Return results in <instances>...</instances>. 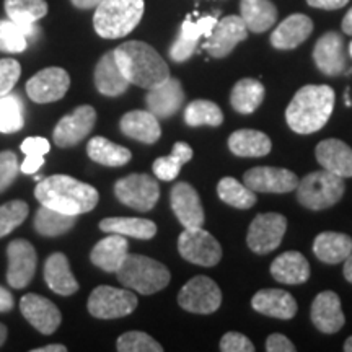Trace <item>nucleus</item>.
<instances>
[{
    "mask_svg": "<svg viewBox=\"0 0 352 352\" xmlns=\"http://www.w3.org/2000/svg\"><path fill=\"white\" fill-rule=\"evenodd\" d=\"M34 196L43 206L69 215L90 212L100 199L94 186L67 175H54L41 179L34 189Z\"/></svg>",
    "mask_w": 352,
    "mask_h": 352,
    "instance_id": "1",
    "label": "nucleus"
},
{
    "mask_svg": "<svg viewBox=\"0 0 352 352\" xmlns=\"http://www.w3.org/2000/svg\"><path fill=\"white\" fill-rule=\"evenodd\" d=\"M334 98V90L328 85L302 87L285 109V121L297 134H314L328 122Z\"/></svg>",
    "mask_w": 352,
    "mask_h": 352,
    "instance_id": "2",
    "label": "nucleus"
},
{
    "mask_svg": "<svg viewBox=\"0 0 352 352\" xmlns=\"http://www.w3.org/2000/svg\"><path fill=\"white\" fill-rule=\"evenodd\" d=\"M114 57H116L121 72L132 85L148 90L170 77L168 64L147 43H122L114 50Z\"/></svg>",
    "mask_w": 352,
    "mask_h": 352,
    "instance_id": "3",
    "label": "nucleus"
},
{
    "mask_svg": "<svg viewBox=\"0 0 352 352\" xmlns=\"http://www.w3.org/2000/svg\"><path fill=\"white\" fill-rule=\"evenodd\" d=\"M144 8V0H103L95 10V32L107 39L126 36L142 20Z\"/></svg>",
    "mask_w": 352,
    "mask_h": 352,
    "instance_id": "4",
    "label": "nucleus"
},
{
    "mask_svg": "<svg viewBox=\"0 0 352 352\" xmlns=\"http://www.w3.org/2000/svg\"><path fill=\"white\" fill-rule=\"evenodd\" d=\"M118 279L124 287L142 296H152L168 285L171 276L165 264L144 254H127L126 261L118 270Z\"/></svg>",
    "mask_w": 352,
    "mask_h": 352,
    "instance_id": "5",
    "label": "nucleus"
},
{
    "mask_svg": "<svg viewBox=\"0 0 352 352\" xmlns=\"http://www.w3.org/2000/svg\"><path fill=\"white\" fill-rule=\"evenodd\" d=\"M344 182L341 176L328 170L308 173L297 186V199L303 208L323 210L340 202L344 195Z\"/></svg>",
    "mask_w": 352,
    "mask_h": 352,
    "instance_id": "6",
    "label": "nucleus"
},
{
    "mask_svg": "<svg viewBox=\"0 0 352 352\" xmlns=\"http://www.w3.org/2000/svg\"><path fill=\"white\" fill-rule=\"evenodd\" d=\"M114 195L124 206L139 212H148L155 208L160 197V186L153 176L132 173L114 184Z\"/></svg>",
    "mask_w": 352,
    "mask_h": 352,
    "instance_id": "7",
    "label": "nucleus"
},
{
    "mask_svg": "<svg viewBox=\"0 0 352 352\" xmlns=\"http://www.w3.org/2000/svg\"><path fill=\"white\" fill-rule=\"evenodd\" d=\"M138 307V297L131 289H116L109 285H100L88 298V311L95 318L113 320L131 315Z\"/></svg>",
    "mask_w": 352,
    "mask_h": 352,
    "instance_id": "8",
    "label": "nucleus"
},
{
    "mask_svg": "<svg viewBox=\"0 0 352 352\" xmlns=\"http://www.w3.org/2000/svg\"><path fill=\"white\" fill-rule=\"evenodd\" d=\"M178 303L191 314L210 315L222 303V292L210 277L196 276L179 290Z\"/></svg>",
    "mask_w": 352,
    "mask_h": 352,
    "instance_id": "9",
    "label": "nucleus"
},
{
    "mask_svg": "<svg viewBox=\"0 0 352 352\" xmlns=\"http://www.w3.org/2000/svg\"><path fill=\"white\" fill-rule=\"evenodd\" d=\"M178 252L186 261L199 266H215L222 258V248L209 232L201 227L186 228L178 239Z\"/></svg>",
    "mask_w": 352,
    "mask_h": 352,
    "instance_id": "10",
    "label": "nucleus"
},
{
    "mask_svg": "<svg viewBox=\"0 0 352 352\" xmlns=\"http://www.w3.org/2000/svg\"><path fill=\"white\" fill-rule=\"evenodd\" d=\"M285 230H287V220L284 215L277 212L259 214L248 228L246 235L248 248L258 254L274 252L283 241Z\"/></svg>",
    "mask_w": 352,
    "mask_h": 352,
    "instance_id": "11",
    "label": "nucleus"
},
{
    "mask_svg": "<svg viewBox=\"0 0 352 352\" xmlns=\"http://www.w3.org/2000/svg\"><path fill=\"white\" fill-rule=\"evenodd\" d=\"M248 36V28L241 16L228 15L215 23L212 33L204 43V50L215 59L227 57L239 43Z\"/></svg>",
    "mask_w": 352,
    "mask_h": 352,
    "instance_id": "12",
    "label": "nucleus"
},
{
    "mask_svg": "<svg viewBox=\"0 0 352 352\" xmlns=\"http://www.w3.org/2000/svg\"><path fill=\"white\" fill-rule=\"evenodd\" d=\"M7 283L13 289H25L36 271V252L26 240H13L7 248Z\"/></svg>",
    "mask_w": 352,
    "mask_h": 352,
    "instance_id": "13",
    "label": "nucleus"
},
{
    "mask_svg": "<svg viewBox=\"0 0 352 352\" xmlns=\"http://www.w3.org/2000/svg\"><path fill=\"white\" fill-rule=\"evenodd\" d=\"M96 122V111L88 104L74 109L72 114L64 116L57 122L54 134V144L57 147H74L94 131Z\"/></svg>",
    "mask_w": 352,
    "mask_h": 352,
    "instance_id": "14",
    "label": "nucleus"
},
{
    "mask_svg": "<svg viewBox=\"0 0 352 352\" xmlns=\"http://www.w3.org/2000/svg\"><path fill=\"white\" fill-rule=\"evenodd\" d=\"M243 183L254 192H290L298 186V178L294 171L274 166H256L243 175Z\"/></svg>",
    "mask_w": 352,
    "mask_h": 352,
    "instance_id": "15",
    "label": "nucleus"
},
{
    "mask_svg": "<svg viewBox=\"0 0 352 352\" xmlns=\"http://www.w3.org/2000/svg\"><path fill=\"white\" fill-rule=\"evenodd\" d=\"M70 85V77L64 69L47 67L26 83V94L36 103H51L64 98Z\"/></svg>",
    "mask_w": 352,
    "mask_h": 352,
    "instance_id": "16",
    "label": "nucleus"
},
{
    "mask_svg": "<svg viewBox=\"0 0 352 352\" xmlns=\"http://www.w3.org/2000/svg\"><path fill=\"white\" fill-rule=\"evenodd\" d=\"M20 310L25 320H28L30 324L43 334L54 333L63 320L59 308L36 294H26L20 300Z\"/></svg>",
    "mask_w": 352,
    "mask_h": 352,
    "instance_id": "17",
    "label": "nucleus"
},
{
    "mask_svg": "<svg viewBox=\"0 0 352 352\" xmlns=\"http://www.w3.org/2000/svg\"><path fill=\"white\" fill-rule=\"evenodd\" d=\"M184 101V91L179 80L168 77L158 85L148 88V94L145 96L148 111L155 114L158 120H166L179 111Z\"/></svg>",
    "mask_w": 352,
    "mask_h": 352,
    "instance_id": "18",
    "label": "nucleus"
},
{
    "mask_svg": "<svg viewBox=\"0 0 352 352\" xmlns=\"http://www.w3.org/2000/svg\"><path fill=\"white\" fill-rule=\"evenodd\" d=\"M171 209L184 228L202 227L204 223V209H202L199 195L191 184L178 183L171 189Z\"/></svg>",
    "mask_w": 352,
    "mask_h": 352,
    "instance_id": "19",
    "label": "nucleus"
},
{
    "mask_svg": "<svg viewBox=\"0 0 352 352\" xmlns=\"http://www.w3.org/2000/svg\"><path fill=\"white\" fill-rule=\"evenodd\" d=\"M217 19L212 15L204 16V19L192 21L186 20L182 25V30H179L178 38L173 43L170 50V57L175 60V63H184L189 57L195 54L197 43L202 36L208 38L210 33H212L215 23H217Z\"/></svg>",
    "mask_w": 352,
    "mask_h": 352,
    "instance_id": "20",
    "label": "nucleus"
},
{
    "mask_svg": "<svg viewBox=\"0 0 352 352\" xmlns=\"http://www.w3.org/2000/svg\"><path fill=\"white\" fill-rule=\"evenodd\" d=\"M314 60L320 72L324 76L336 77L344 72L346 69V54L344 41L338 33L329 32L323 34L315 44Z\"/></svg>",
    "mask_w": 352,
    "mask_h": 352,
    "instance_id": "21",
    "label": "nucleus"
},
{
    "mask_svg": "<svg viewBox=\"0 0 352 352\" xmlns=\"http://www.w3.org/2000/svg\"><path fill=\"white\" fill-rule=\"evenodd\" d=\"M311 321L318 331L327 334L338 333L344 327L346 318L338 294L333 290H324L316 296L311 303Z\"/></svg>",
    "mask_w": 352,
    "mask_h": 352,
    "instance_id": "22",
    "label": "nucleus"
},
{
    "mask_svg": "<svg viewBox=\"0 0 352 352\" xmlns=\"http://www.w3.org/2000/svg\"><path fill=\"white\" fill-rule=\"evenodd\" d=\"M316 160L324 170L341 176L351 178L352 176V148L340 139L321 140L316 145Z\"/></svg>",
    "mask_w": 352,
    "mask_h": 352,
    "instance_id": "23",
    "label": "nucleus"
},
{
    "mask_svg": "<svg viewBox=\"0 0 352 352\" xmlns=\"http://www.w3.org/2000/svg\"><path fill=\"white\" fill-rule=\"evenodd\" d=\"M314 33V21L303 13H294L285 19L271 34V44L276 50H294Z\"/></svg>",
    "mask_w": 352,
    "mask_h": 352,
    "instance_id": "24",
    "label": "nucleus"
},
{
    "mask_svg": "<svg viewBox=\"0 0 352 352\" xmlns=\"http://www.w3.org/2000/svg\"><path fill=\"white\" fill-rule=\"evenodd\" d=\"M252 307L258 314L279 320H292L297 314L296 298L280 289L259 290L252 298Z\"/></svg>",
    "mask_w": 352,
    "mask_h": 352,
    "instance_id": "25",
    "label": "nucleus"
},
{
    "mask_svg": "<svg viewBox=\"0 0 352 352\" xmlns=\"http://www.w3.org/2000/svg\"><path fill=\"white\" fill-rule=\"evenodd\" d=\"M127 254H129V243H127L124 235L111 233L95 245V248L90 253V259L100 270L118 272L122 263L126 261Z\"/></svg>",
    "mask_w": 352,
    "mask_h": 352,
    "instance_id": "26",
    "label": "nucleus"
},
{
    "mask_svg": "<svg viewBox=\"0 0 352 352\" xmlns=\"http://www.w3.org/2000/svg\"><path fill=\"white\" fill-rule=\"evenodd\" d=\"M6 12L23 30L26 38H33L39 32L36 21L46 16L47 3L44 0H6Z\"/></svg>",
    "mask_w": 352,
    "mask_h": 352,
    "instance_id": "27",
    "label": "nucleus"
},
{
    "mask_svg": "<svg viewBox=\"0 0 352 352\" xmlns=\"http://www.w3.org/2000/svg\"><path fill=\"white\" fill-rule=\"evenodd\" d=\"M95 85L101 95L107 96H120L131 85L116 63L114 51L107 52L96 64Z\"/></svg>",
    "mask_w": 352,
    "mask_h": 352,
    "instance_id": "28",
    "label": "nucleus"
},
{
    "mask_svg": "<svg viewBox=\"0 0 352 352\" xmlns=\"http://www.w3.org/2000/svg\"><path fill=\"white\" fill-rule=\"evenodd\" d=\"M121 131L127 138L139 140L144 144H155L162 135L158 118L151 111H131L122 116Z\"/></svg>",
    "mask_w": 352,
    "mask_h": 352,
    "instance_id": "29",
    "label": "nucleus"
},
{
    "mask_svg": "<svg viewBox=\"0 0 352 352\" xmlns=\"http://www.w3.org/2000/svg\"><path fill=\"white\" fill-rule=\"evenodd\" d=\"M271 274L277 283L290 285L303 284L310 277V264L298 252H285L272 261Z\"/></svg>",
    "mask_w": 352,
    "mask_h": 352,
    "instance_id": "30",
    "label": "nucleus"
},
{
    "mask_svg": "<svg viewBox=\"0 0 352 352\" xmlns=\"http://www.w3.org/2000/svg\"><path fill=\"white\" fill-rule=\"evenodd\" d=\"M44 280L47 287L59 296H72L78 290V283L70 271L69 259L63 253H54L47 258L44 266Z\"/></svg>",
    "mask_w": 352,
    "mask_h": 352,
    "instance_id": "31",
    "label": "nucleus"
},
{
    "mask_svg": "<svg viewBox=\"0 0 352 352\" xmlns=\"http://www.w3.org/2000/svg\"><path fill=\"white\" fill-rule=\"evenodd\" d=\"M314 253L320 261L340 264L352 253V239L338 232H323L314 241Z\"/></svg>",
    "mask_w": 352,
    "mask_h": 352,
    "instance_id": "32",
    "label": "nucleus"
},
{
    "mask_svg": "<svg viewBox=\"0 0 352 352\" xmlns=\"http://www.w3.org/2000/svg\"><path fill=\"white\" fill-rule=\"evenodd\" d=\"M228 148L236 157H264L271 152V139L264 132L253 129L235 131L228 138Z\"/></svg>",
    "mask_w": 352,
    "mask_h": 352,
    "instance_id": "33",
    "label": "nucleus"
},
{
    "mask_svg": "<svg viewBox=\"0 0 352 352\" xmlns=\"http://www.w3.org/2000/svg\"><path fill=\"white\" fill-rule=\"evenodd\" d=\"M241 19L253 33H264L276 23L277 8L271 0H241Z\"/></svg>",
    "mask_w": 352,
    "mask_h": 352,
    "instance_id": "34",
    "label": "nucleus"
},
{
    "mask_svg": "<svg viewBox=\"0 0 352 352\" xmlns=\"http://www.w3.org/2000/svg\"><path fill=\"white\" fill-rule=\"evenodd\" d=\"M100 228L107 233L132 236L139 240H151L157 235V226L147 219H129V217H111L103 219Z\"/></svg>",
    "mask_w": 352,
    "mask_h": 352,
    "instance_id": "35",
    "label": "nucleus"
},
{
    "mask_svg": "<svg viewBox=\"0 0 352 352\" xmlns=\"http://www.w3.org/2000/svg\"><path fill=\"white\" fill-rule=\"evenodd\" d=\"M264 98V87L254 78H241L235 83L230 95L232 108L241 114H252L259 108Z\"/></svg>",
    "mask_w": 352,
    "mask_h": 352,
    "instance_id": "36",
    "label": "nucleus"
},
{
    "mask_svg": "<svg viewBox=\"0 0 352 352\" xmlns=\"http://www.w3.org/2000/svg\"><path fill=\"white\" fill-rule=\"evenodd\" d=\"M88 157L104 166H122L129 164L132 153L122 145H118L104 138H94L88 142Z\"/></svg>",
    "mask_w": 352,
    "mask_h": 352,
    "instance_id": "37",
    "label": "nucleus"
},
{
    "mask_svg": "<svg viewBox=\"0 0 352 352\" xmlns=\"http://www.w3.org/2000/svg\"><path fill=\"white\" fill-rule=\"evenodd\" d=\"M77 215H69L59 210H54L47 206H43L38 209L34 215V228L39 235L43 236H59L69 232L70 228L76 226Z\"/></svg>",
    "mask_w": 352,
    "mask_h": 352,
    "instance_id": "38",
    "label": "nucleus"
},
{
    "mask_svg": "<svg viewBox=\"0 0 352 352\" xmlns=\"http://www.w3.org/2000/svg\"><path fill=\"white\" fill-rule=\"evenodd\" d=\"M192 148L186 142H176L170 155L160 157L153 162V173L162 182H173L182 166L191 160Z\"/></svg>",
    "mask_w": 352,
    "mask_h": 352,
    "instance_id": "39",
    "label": "nucleus"
},
{
    "mask_svg": "<svg viewBox=\"0 0 352 352\" xmlns=\"http://www.w3.org/2000/svg\"><path fill=\"white\" fill-rule=\"evenodd\" d=\"M217 195L226 204L236 209H250L256 204V195L246 184H241L235 178H222L217 184Z\"/></svg>",
    "mask_w": 352,
    "mask_h": 352,
    "instance_id": "40",
    "label": "nucleus"
},
{
    "mask_svg": "<svg viewBox=\"0 0 352 352\" xmlns=\"http://www.w3.org/2000/svg\"><path fill=\"white\" fill-rule=\"evenodd\" d=\"M184 121L188 126H220L223 122V113L217 104L208 100H196L184 109Z\"/></svg>",
    "mask_w": 352,
    "mask_h": 352,
    "instance_id": "41",
    "label": "nucleus"
},
{
    "mask_svg": "<svg viewBox=\"0 0 352 352\" xmlns=\"http://www.w3.org/2000/svg\"><path fill=\"white\" fill-rule=\"evenodd\" d=\"M23 101L16 94L0 96V132L12 134L19 132L25 124Z\"/></svg>",
    "mask_w": 352,
    "mask_h": 352,
    "instance_id": "42",
    "label": "nucleus"
},
{
    "mask_svg": "<svg viewBox=\"0 0 352 352\" xmlns=\"http://www.w3.org/2000/svg\"><path fill=\"white\" fill-rule=\"evenodd\" d=\"M51 151L50 140L44 138H28L21 144V152L25 153V162L20 165V170L26 175H33L44 164V155Z\"/></svg>",
    "mask_w": 352,
    "mask_h": 352,
    "instance_id": "43",
    "label": "nucleus"
},
{
    "mask_svg": "<svg viewBox=\"0 0 352 352\" xmlns=\"http://www.w3.org/2000/svg\"><path fill=\"white\" fill-rule=\"evenodd\" d=\"M28 47V38L15 21L0 20V51L15 54L23 52Z\"/></svg>",
    "mask_w": 352,
    "mask_h": 352,
    "instance_id": "44",
    "label": "nucleus"
},
{
    "mask_svg": "<svg viewBox=\"0 0 352 352\" xmlns=\"http://www.w3.org/2000/svg\"><path fill=\"white\" fill-rule=\"evenodd\" d=\"M28 215V206L23 201H10L0 206V239L7 236L16 227L25 222Z\"/></svg>",
    "mask_w": 352,
    "mask_h": 352,
    "instance_id": "45",
    "label": "nucleus"
},
{
    "mask_svg": "<svg viewBox=\"0 0 352 352\" xmlns=\"http://www.w3.org/2000/svg\"><path fill=\"white\" fill-rule=\"evenodd\" d=\"M118 351L120 352H162V347L153 338L142 331L124 333L118 340Z\"/></svg>",
    "mask_w": 352,
    "mask_h": 352,
    "instance_id": "46",
    "label": "nucleus"
},
{
    "mask_svg": "<svg viewBox=\"0 0 352 352\" xmlns=\"http://www.w3.org/2000/svg\"><path fill=\"white\" fill-rule=\"evenodd\" d=\"M21 67L15 59H0V96L10 94L19 82Z\"/></svg>",
    "mask_w": 352,
    "mask_h": 352,
    "instance_id": "47",
    "label": "nucleus"
},
{
    "mask_svg": "<svg viewBox=\"0 0 352 352\" xmlns=\"http://www.w3.org/2000/svg\"><path fill=\"white\" fill-rule=\"evenodd\" d=\"M20 171L16 155L10 151L0 152V192H3L10 184L15 182Z\"/></svg>",
    "mask_w": 352,
    "mask_h": 352,
    "instance_id": "48",
    "label": "nucleus"
},
{
    "mask_svg": "<svg viewBox=\"0 0 352 352\" xmlns=\"http://www.w3.org/2000/svg\"><path fill=\"white\" fill-rule=\"evenodd\" d=\"M220 351L223 352H253L254 346L241 333L230 331L220 340Z\"/></svg>",
    "mask_w": 352,
    "mask_h": 352,
    "instance_id": "49",
    "label": "nucleus"
},
{
    "mask_svg": "<svg viewBox=\"0 0 352 352\" xmlns=\"http://www.w3.org/2000/svg\"><path fill=\"white\" fill-rule=\"evenodd\" d=\"M266 351L267 352H294L296 351V346H294V342L290 341L287 336L274 333L267 338Z\"/></svg>",
    "mask_w": 352,
    "mask_h": 352,
    "instance_id": "50",
    "label": "nucleus"
},
{
    "mask_svg": "<svg viewBox=\"0 0 352 352\" xmlns=\"http://www.w3.org/2000/svg\"><path fill=\"white\" fill-rule=\"evenodd\" d=\"M307 3L314 8H321V10H338V8L346 7L349 0H307Z\"/></svg>",
    "mask_w": 352,
    "mask_h": 352,
    "instance_id": "51",
    "label": "nucleus"
},
{
    "mask_svg": "<svg viewBox=\"0 0 352 352\" xmlns=\"http://www.w3.org/2000/svg\"><path fill=\"white\" fill-rule=\"evenodd\" d=\"M13 308V297L6 287L0 285V311H8Z\"/></svg>",
    "mask_w": 352,
    "mask_h": 352,
    "instance_id": "52",
    "label": "nucleus"
},
{
    "mask_svg": "<svg viewBox=\"0 0 352 352\" xmlns=\"http://www.w3.org/2000/svg\"><path fill=\"white\" fill-rule=\"evenodd\" d=\"M103 2V0H72V3L76 6L77 8H96L100 6V3Z\"/></svg>",
    "mask_w": 352,
    "mask_h": 352,
    "instance_id": "53",
    "label": "nucleus"
},
{
    "mask_svg": "<svg viewBox=\"0 0 352 352\" xmlns=\"http://www.w3.org/2000/svg\"><path fill=\"white\" fill-rule=\"evenodd\" d=\"M67 347L63 344H50V346H44L39 347V349H33V352H65Z\"/></svg>",
    "mask_w": 352,
    "mask_h": 352,
    "instance_id": "54",
    "label": "nucleus"
},
{
    "mask_svg": "<svg viewBox=\"0 0 352 352\" xmlns=\"http://www.w3.org/2000/svg\"><path fill=\"white\" fill-rule=\"evenodd\" d=\"M342 32L352 36V8L346 13L344 20H342Z\"/></svg>",
    "mask_w": 352,
    "mask_h": 352,
    "instance_id": "55",
    "label": "nucleus"
},
{
    "mask_svg": "<svg viewBox=\"0 0 352 352\" xmlns=\"http://www.w3.org/2000/svg\"><path fill=\"white\" fill-rule=\"evenodd\" d=\"M344 277L347 283L352 284V253L347 256V259L344 261Z\"/></svg>",
    "mask_w": 352,
    "mask_h": 352,
    "instance_id": "56",
    "label": "nucleus"
},
{
    "mask_svg": "<svg viewBox=\"0 0 352 352\" xmlns=\"http://www.w3.org/2000/svg\"><path fill=\"white\" fill-rule=\"evenodd\" d=\"M6 340H7V328L0 323V346L6 342Z\"/></svg>",
    "mask_w": 352,
    "mask_h": 352,
    "instance_id": "57",
    "label": "nucleus"
},
{
    "mask_svg": "<svg viewBox=\"0 0 352 352\" xmlns=\"http://www.w3.org/2000/svg\"><path fill=\"white\" fill-rule=\"evenodd\" d=\"M344 351L346 352H352V336L347 338L346 342H344Z\"/></svg>",
    "mask_w": 352,
    "mask_h": 352,
    "instance_id": "58",
    "label": "nucleus"
},
{
    "mask_svg": "<svg viewBox=\"0 0 352 352\" xmlns=\"http://www.w3.org/2000/svg\"><path fill=\"white\" fill-rule=\"evenodd\" d=\"M349 54H351V56H352V43H351V44H349Z\"/></svg>",
    "mask_w": 352,
    "mask_h": 352,
    "instance_id": "59",
    "label": "nucleus"
}]
</instances>
